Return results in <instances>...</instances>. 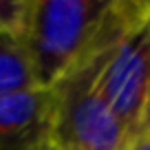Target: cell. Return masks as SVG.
Wrapping results in <instances>:
<instances>
[{
    "instance_id": "1",
    "label": "cell",
    "mask_w": 150,
    "mask_h": 150,
    "mask_svg": "<svg viewBox=\"0 0 150 150\" xmlns=\"http://www.w3.org/2000/svg\"><path fill=\"white\" fill-rule=\"evenodd\" d=\"M150 16L137 0H33L20 42L38 86H55L99 47L126 38Z\"/></svg>"
},
{
    "instance_id": "2",
    "label": "cell",
    "mask_w": 150,
    "mask_h": 150,
    "mask_svg": "<svg viewBox=\"0 0 150 150\" xmlns=\"http://www.w3.org/2000/svg\"><path fill=\"white\" fill-rule=\"evenodd\" d=\"M124 40V38H122ZM108 42L55 84L57 110L51 146L55 150H128L130 139L99 91V75L112 49Z\"/></svg>"
},
{
    "instance_id": "3",
    "label": "cell",
    "mask_w": 150,
    "mask_h": 150,
    "mask_svg": "<svg viewBox=\"0 0 150 150\" xmlns=\"http://www.w3.org/2000/svg\"><path fill=\"white\" fill-rule=\"evenodd\" d=\"M99 91L132 144L141 135L150 95V16L112 49L99 75Z\"/></svg>"
},
{
    "instance_id": "4",
    "label": "cell",
    "mask_w": 150,
    "mask_h": 150,
    "mask_svg": "<svg viewBox=\"0 0 150 150\" xmlns=\"http://www.w3.org/2000/svg\"><path fill=\"white\" fill-rule=\"evenodd\" d=\"M55 110V86L0 95V150H40L49 146Z\"/></svg>"
},
{
    "instance_id": "5",
    "label": "cell",
    "mask_w": 150,
    "mask_h": 150,
    "mask_svg": "<svg viewBox=\"0 0 150 150\" xmlns=\"http://www.w3.org/2000/svg\"><path fill=\"white\" fill-rule=\"evenodd\" d=\"M38 86L31 60L20 38L0 33V95Z\"/></svg>"
},
{
    "instance_id": "6",
    "label": "cell",
    "mask_w": 150,
    "mask_h": 150,
    "mask_svg": "<svg viewBox=\"0 0 150 150\" xmlns=\"http://www.w3.org/2000/svg\"><path fill=\"white\" fill-rule=\"evenodd\" d=\"M33 0H0V33L20 38L27 29Z\"/></svg>"
},
{
    "instance_id": "7",
    "label": "cell",
    "mask_w": 150,
    "mask_h": 150,
    "mask_svg": "<svg viewBox=\"0 0 150 150\" xmlns=\"http://www.w3.org/2000/svg\"><path fill=\"white\" fill-rule=\"evenodd\" d=\"M146 132H150V95H148V104H146V112H144V124H141V135H146Z\"/></svg>"
},
{
    "instance_id": "8",
    "label": "cell",
    "mask_w": 150,
    "mask_h": 150,
    "mask_svg": "<svg viewBox=\"0 0 150 150\" xmlns=\"http://www.w3.org/2000/svg\"><path fill=\"white\" fill-rule=\"evenodd\" d=\"M40 150H55V148H53V146L49 144V146H44V148H40Z\"/></svg>"
}]
</instances>
